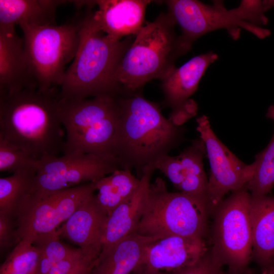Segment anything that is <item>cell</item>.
Here are the masks:
<instances>
[{
    "instance_id": "obj_20",
    "label": "cell",
    "mask_w": 274,
    "mask_h": 274,
    "mask_svg": "<svg viewBox=\"0 0 274 274\" xmlns=\"http://www.w3.org/2000/svg\"><path fill=\"white\" fill-rule=\"evenodd\" d=\"M160 237L129 234L100 253L90 274H130L142 263L147 246Z\"/></svg>"
},
{
    "instance_id": "obj_21",
    "label": "cell",
    "mask_w": 274,
    "mask_h": 274,
    "mask_svg": "<svg viewBox=\"0 0 274 274\" xmlns=\"http://www.w3.org/2000/svg\"><path fill=\"white\" fill-rule=\"evenodd\" d=\"M70 1L0 0V26L54 25L57 8Z\"/></svg>"
},
{
    "instance_id": "obj_35",
    "label": "cell",
    "mask_w": 274,
    "mask_h": 274,
    "mask_svg": "<svg viewBox=\"0 0 274 274\" xmlns=\"http://www.w3.org/2000/svg\"><path fill=\"white\" fill-rule=\"evenodd\" d=\"M130 274H168V273L156 270L141 264Z\"/></svg>"
},
{
    "instance_id": "obj_13",
    "label": "cell",
    "mask_w": 274,
    "mask_h": 274,
    "mask_svg": "<svg viewBox=\"0 0 274 274\" xmlns=\"http://www.w3.org/2000/svg\"><path fill=\"white\" fill-rule=\"evenodd\" d=\"M218 58L213 51L195 56L182 66L172 68L160 80L163 105L172 110L169 119L175 124L182 125L196 114L197 106L190 97L209 65Z\"/></svg>"
},
{
    "instance_id": "obj_4",
    "label": "cell",
    "mask_w": 274,
    "mask_h": 274,
    "mask_svg": "<svg viewBox=\"0 0 274 274\" xmlns=\"http://www.w3.org/2000/svg\"><path fill=\"white\" fill-rule=\"evenodd\" d=\"M176 25L168 13H162L145 23L135 36L116 72V81L125 94L135 93L152 79L161 80L188 52L175 32Z\"/></svg>"
},
{
    "instance_id": "obj_12",
    "label": "cell",
    "mask_w": 274,
    "mask_h": 274,
    "mask_svg": "<svg viewBox=\"0 0 274 274\" xmlns=\"http://www.w3.org/2000/svg\"><path fill=\"white\" fill-rule=\"evenodd\" d=\"M196 122V130L204 144L210 163L207 194L212 216L227 193L246 187L254 174V165L245 164L220 141L207 116L199 117Z\"/></svg>"
},
{
    "instance_id": "obj_19",
    "label": "cell",
    "mask_w": 274,
    "mask_h": 274,
    "mask_svg": "<svg viewBox=\"0 0 274 274\" xmlns=\"http://www.w3.org/2000/svg\"><path fill=\"white\" fill-rule=\"evenodd\" d=\"M107 218L94 194L57 229L59 236L79 248H95L101 251L100 241Z\"/></svg>"
},
{
    "instance_id": "obj_6",
    "label": "cell",
    "mask_w": 274,
    "mask_h": 274,
    "mask_svg": "<svg viewBox=\"0 0 274 274\" xmlns=\"http://www.w3.org/2000/svg\"><path fill=\"white\" fill-rule=\"evenodd\" d=\"M212 217L207 196L168 190L157 178L147 188L142 217L134 232L148 236L171 235L207 239Z\"/></svg>"
},
{
    "instance_id": "obj_30",
    "label": "cell",
    "mask_w": 274,
    "mask_h": 274,
    "mask_svg": "<svg viewBox=\"0 0 274 274\" xmlns=\"http://www.w3.org/2000/svg\"><path fill=\"white\" fill-rule=\"evenodd\" d=\"M223 266L214 257L209 247L206 253L196 262L168 274H223Z\"/></svg>"
},
{
    "instance_id": "obj_8",
    "label": "cell",
    "mask_w": 274,
    "mask_h": 274,
    "mask_svg": "<svg viewBox=\"0 0 274 274\" xmlns=\"http://www.w3.org/2000/svg\"><path fill=\"white\" fill-rule=\"evenodd\" d=\"M251 198L246 187L233 192L212 216L209 248L218 262L229 269L243 270L252 261Z\"/></svg>"
},
{
    "instance_id": "obj_25",
    "label": "cell",
    "mask_w": 274,
    "mask_h": 274,
    "mask_svg": "<svg viewBox=\"0 0 274 274\" xmlns=\"http://www.w3.org/2000/svg\"><path fill=\"white\" fill-rule=\"evenodd\" d=\"M266 117L274 122V105L267 108ZM253 177L246 188L252 197L270 194L274 187V132L272 138L262 151L256 156Z\"/></svg>"
},
{
    "instance_id": "obj_23",
    "label": "cell",
    "mask_w": 274,
    "mask_h": 274,
    "mask_svg": "<svg viewBox=\"0 0 274 274\" xmlns=\"http://www.w3.org/2000/svg\"><path fill=\"white\" fill-rule=\"evenodd\" d=\"M206 154L202 141L194 140L178 157L184 170V180L178 190L196 196H207L208 179L205 173L203 159Z\"/></svg>"
},
{
    "instance_id": "obj_39",
    "label": "cell",
    "mask_w": 274,
    "mask_h": 274,
    "mask_svg": "<svg viewBox=\"0 0 274 274\" xmlns=\"http://www.w3.org/2000/svg\"><path fill=\"white\" fill-rule=\"evenodd\" d=\"M273 274H274V269H273Z\"/></svg>"
},
{
    "instance_id": "obj_10",
    "label": "cell",
    "mask_w": 274,
    "mask_h": 274,
    "mask_svg": "<svg viewBox=\"0 0 274 274\" xmlns=\"http://www.w3.org/2000/svg\"><path fill=\"white\" fill-rule=\"evenodd\" d=\"M165 3L167 13L181 30V42L189 51L193 43L210 32L225 29L233 39H237L243 28L263 39L270 35V30L243 21L234 8L226 9L222 1L212 5L196 0H169Z\"/></svg>"
},
{
    "instance_id": "obj_5",
    "label": "cell",
    "mask_w": 274,
    "mask_h": 274,
    "mask_svg": "<svg viewBox=\"0 0 274 274\" xmlns=\"http://www.w3.org/2000/svg\"><path fill=\"white\" fill-rule=\"evenodd\" d=\"M118 97L105 94L85 99L59 97L58 114L65 133L63 154L79 152L117 161L120 113Z\"/></svg>"
},
{
    "instance_id": "obj_33",
    "label": "cell",
    "mask_w": 274,
    "mask_h": 274,
    "mask_svg": "<svg viewBox=\"0 0 274 274\" xmlns=\"http://www.w3.org/2000/svg\"><path fill=\"white\" fill-rule=\"evenodd\" d=\"M100 250L94 248L82 249L78 248L74 253L55 263L48 274H67L78 265L91 251Z\"/></svg>"
},
{
    "instance_id": "obj_36",
    "label": "cell",
    "mask_w": 274,
    "mask_h": 274,
    "mask_svg": "<svg viewBox=\"0 0 274 274\" xmlns=\"http://www.w3.org/2000/svg\"><path fill=\"white\" fill-rule=\"evenodd\" d=\"M223 274H262L259 269L257 268H252L250 266L241 270H233L227 269L224 270Z\"/></svg>"
},
{
    "instance_id": "obj_9",
    "label": "cell",
    "mask_w": 274,
    "mask_h": 274,
    "mask_svg": "<svg viewBox=\"0 0 274 274\" xmlns=\"http://www.w3.org/2000/svg\"><path fill=\"white\" fill-rule=\"evenodd\" d=\"M95 182L55 191L30 192L16 217L17 244L53 231L93 196Z\"/></svg>"
},
{
    "instance_id": "obj_26",
    "label": "cell",
    "mask_w": 274,
    "mask_h": 274,
    "mask_svg": "<svg viewBox=\"0 0 274 274\" xmlns=\"http://www.w3.org/2000/svg\"><path fill=\"white\" fill-rule=\"evenodd\" d=\"M39 256L31 241H20L1 264L0 274H30L36 267Z\"/></svg>"
},
{
    "instance_id": "obj_2",
    "label": "cell",
    "mask_w": 274,
    "mask_h": 274,
    "mask_svg": "<svg viewBox=\"0 0 274 274\" xmlns=\"http://www.w3.org/2000/svg\"><path fill=\"white\" fill-rule=\"evenodd\" d=\"M120 117L115 157L120 169H134L140 178L145 168L183 141L185 128L162 114L159 105L140 94L118 97Z\"/></svg>"
},
{
    "instance_id": "obj_34",
    "label": "cell",
    "mask_w": 274,
    "mask_h": 274,
    "mask_svg": "<svg viewBox=\"0 0 274 274\" xmlns=\"http://www.w3.org/2000/svg\"><path fill=\"white\" fill-rule=\"evenodd\" d=\"M99 254L98 251L90 252L78 265L67 274H90L94 262Z\"/></svg>"
},
{
    "instance_id": "obj_24",
    "label": "cell",
    "mask_w": 274,
    "mask_h": 274,
    "mask_svg": "<svg viewBox=\"0 0 274 274\" xmlns=\"http://www.w3.org/2000/svg\"><path fill=\"white\" fill-rule=\"evenodd\" d=\"M37 168L30 167L0 179V214L16 219L22 203L30 193Z\"/></svg>"
},
{
    "instance_id": "obj_18",
    "label": "cell",
    "mask_w": 274,
    "mask_h": 274,
    "mask_svg": "<svg viewBox=\"0 0 274 274\" xmlns=\"http://www.w3.org/2000/svg\"><path fill=\"white\" fill-rule=\"evenodd\" d=\"M252 258L262 274L274 269V196H251Z\"/></svg>"
},
{
    "instance_id": "obj_31",
    "label": "cell",
    "mask_w": 274,
    "mask_h": 274,
    "mask_svg": "<svg viewBox=\"0 0 274 274\" xmlns=\"http://www.w3.org/2000/svg\"><path fill=\"white\" fill-rule=\"evenodd\" d=\"M156 169L161 171L178 189L184 180V170L178 156H163L154 163Z\"/></svg>"
},
{
    "instance_id": "obj_1",
    "label": "cell",
    "mask_w": 274,
    "mask_h": 274,
    "mask_svg": "<svg viewBox=\"0 0 274 274\" xmlns=\"http://www.w3.org/2000/svg\"><path fill=\"white\" fill-rule=\"evenodd\" d=\"M58 88L1 94L0 138L39 160L63 153L65 133L58 111Z\"/></svg>"
},
{
    "instance_id": "obj_17",
    "label": "cell",
    "mask_w": 274,
    "mask_h": 274,
    "mask_svg": "<svg viewBox=\"0 0 274 274\" xmlns=\"http://www.w3.org/2000/svg\"><path fill=\"white\" fill-rule=\"evenodd\" d=\"M155 170L154 164L147 166L140 178L138 190L108 216L100 241V253L134 232L142 217L146 191Z\"/></svg>"
},
{
    "instance_id": "obj_16",
    "label": "cell",
    "mask_w": 274,
    "mask_h": 274,
    "mask_svg": "<svg viewBox=\"0 0 274 274\" xmlns=\"http://www.w3.org/2000/svg\"><path fill=\"white\" fill-rule=\"evenodd\" d=\"M148 0L95 1L97 10L92 18L110 38L119 41L127 36H136L144 26Z\"/></svg>"
},
{
    "instance_id": "obj_27",
    "label": "cell",
    "mask_w": 274,
    "mask_h": 274,
    "mask_svg": "<svg viewBox=\"0 0 274 274\" xmlns=\"http://www.w3.org/2000/svg\"><path fill=\"white\" fill-rule=\"evenodd\" d=\"M60 238L57 229L53 231L37 235L32 239V243L38 250L39 256L53 266L78 249L63 243Z\"/></svg>"
},
{
    "instance_id": "obj_22",
    "label": "cell",
    "mask_w": 274,
    "mask_h": 274,
    "mask_svg": "<svg viewBox=\"0 0 274 274\" xmlns=\"http://www.w3.org/2000/svg\"><path fill=\"white\" fill-rule=\"evenodd\" d=\"M140 178L129 169H118L95 182L96 200L108 216L139 188Z\"/></svg>"
},
{
    "instance_id": "obj_38",
    "label": "cell",
    "mask_w": 274,
    "mask_h": 274,
    "mask_svg": "<svg viewBox=\"0 0 274 274\" xmlns=\"http://www.w3.org/2000/svg\"><path fill=\"white\" fill-rule=\"evenodd\" d=\"M30 274H38L37 270H36V267L35 268L30 272Z\"/></svg>"
},
{
    "instance_id": "obj_7",
    "label": "cell",
    "mask_w": 274,
    "mask_h": 274,
    "mask_svg": "<svg viewBox=\"0 0 274 274\" xmlns=\"http://www.w3.org/2000/svg\"><path fill=\"white\" fill-rule=\"evenodd\" d=\"M38 89L59 87L79 44L80 17L61 25L20 26Z\"/></svg>"
},
{
    "instance_id": "obj_37",
    "label": "cell",
    "mask_w": 274,
    "mask_h": 274,
    "mask_svg": "<svg viewBox=\"0 0 274 274\" xmlns=\"http://www.w3.org/2000/svg\"><path fill=\"white\" fill-rule=\"evenodd\" d=\"M271 8H274V0H269Z\"/></svg>"
},
{
    "instance_id": "obj_28",
    "label": "cell",
    "mask_w": 274,
    "mask_h": 274,
    "mask_svg": "<svg viewBox=\"0 0 274 274\" xmlns=\"http://www.w3.org/2000/svg\"><path fill=\"white\" fill-rule=\"evenodd\" d=\"M39 160L0 138V171L15 173L38 167Z\"/></svg>"
},
{
    "instance_id": "obj_3",
    "label": "cell",
    "mask_w": 274,
    "mask_h": 274,
    "mask_svg": "<svg viewBox=\"0 0 274 274\" xmlns=\"http://www.w3.org/2000/svg\"><path fill=\"white\" fill-rule=\"evenodd\" d=\"M92 8L80 18L79 44L59 87L61 98L125 94L116 75L119 63L133 40L129 37L116 41L110 38L94 22Z\"/></svg>"
},
{
    "instance_id": "obj_32",
    "label": "cell",
    "mask_w": 274,
    "mask_h": 274,
    "mask_svg": "<svg viewBox=\"0 0 274 274\" xmlns=\"http://www.w3.org/2000/svg\"><path fill=\"white\" fill-rule=\"evenodd\" d=\"M16 219L0 214V251L3 253L17 244Z\"/></svg>"
},
{
    "instance_id": "obj_14",
    "label": "cell",
    "mask_w": 274,
    "mask_h": 274,
    "mask_svg": "<svg viewBox=\"0 0 274 274\" xmlns=\"http://www.w3.org/2000/svg\"><path fill=\"white\" fill-rule=\"evenodd\" d=\"M208 248L204 238L176 235L161 237L147 246L141 264L169 272L193 264Z\"/></svg>"
},
{
    "instance_id": "obj_29",
    "label": "cell",
    "mask_w": 274,
    "mask_h": 274,
    "mask_svg": "<svg viewBox=\"0 0 274 274\" xmlns=\"http://www.w3.org/2000/svg\"><path fill=\"white\" fill-rule=\"evenodd\" d=\"M234 9L244 21L260 27L268 23L265 13L270 9L268 0H243Z\"/></svg>"
},
{
    "instance_id": "obj_11",
    "label": "cell",
    "mask_w": 274,
    "mask_h": 274,
    "mask_svg": "<svg viewBox=\"0 0 274 274\" xmlns=\"http://www.w3.org/2000/svg\"><path fill=\"white\" fill-rule=\"evenodd\" d=\"M120 169L116 160L73 152L39 160L31 192L55 191L96 182Z\"/></svg>"
},
{
    "instance_id": "obj_15",
    "label": "cell",
    "mask_w": 274,
    "mask_h": 274,
    "mask_svg": "<svg viewBox=\"0 0 274 274\" xmlns=\"http://www.w3.org/2000/svg\"><path fill=\"white\" fill-rule=\"evenodd\" d=\"M38 89L26 54L23 39L14 27L0 26V95Z\"/></svg>"
}]
</instances>
